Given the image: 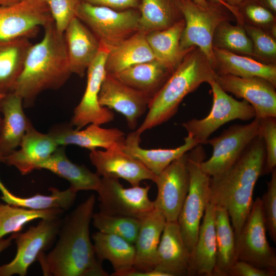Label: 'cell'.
I'll list each match as a JSON object with an SVG mask.
<instances>
[{
	"instance_id": "obj_1",
	"label": "cell",
	"mask_w": 276,
	"mask_h": 276,
	"mask_svg": "<svg viewBox=\"0 0 276 276\" xmlns=\"http://www.w3.org/2000/svg\"><path fill=\"white\" fill-rule=\"evenodd\" d=\"M95 196L89 195L62 220L55 245L38 257L44 275L107 276L89 235Z\"/></svg>"
},
{
	"instance_id": "obj_2",
	"label": "cell",
	"mask_w": 276,
	"mask_h": 276,
	"mask_svg": "<svg viewBox=\"0 0 276 276\" xmlns=\"http://www.w3.org/2000/svg\"><path fill=\"white\" fill-rule=\"evenodd\" d=\"M265 149L258 135L227 170L210 179V202L225 208L235 237L241 231L253 203L255 186L263 175Z\"/></svg>"
},
{
	"instance_id": "obj_3",
	"label": "cell",
	"mask_w": 276,
	"mask_h": 276,
	"mask_svg": "<svg viewBox=\"0 0 276 276\" xmlns=\"http://www.w3.org/2000/svg\"><path fill=\"white\" fill-rule=\"evenodd\" d=\"M40 41L30 48L13 92L22 100L23 106L34 105L42 91L62 86L72 74L64 34L52 22L45 26Z\"/></svg>"
},
{
	"instance_id": "obj_4",
	"label": "cell",
	"mask_w": 276,
	"mask_h": 276,
	"mask_svg": "<svg viewBox=\"0 0 276 276\" xmlns=\"http://www.w3.org/2000/svg\"><path fill=\"white\" fill-rule=\"evenodd\" d=\"M216 73L198 48L192 49L151 99L146 116L135 131L140 135L171 119L184 98L202 83L215 80Z\"/></svg>"
},
{
	"instance_id": "obj_5",
	"label": "cell",
	"mask_w": 276,
	"mask_h": 276,
	"mask_svg": "<svg viewBox=\"0 0 276 276\" xmlns=\"http://www.w3.org/2000/svg\"><path fill=\"white\" fill-rule=\"evenodd\" d=\"M202 145L198 144L187 152L189 188L177 221L189 254L196 242L203 214L210 202L211 176L201 168V164L206 158Z\"/></svg>"
},
{
	"instance_id": "obj_6",
	"label": "cell",
	"mask_w": 276,
	"mask_h": 276,
	"mask_svg": "<svg viewBox=\"0 0 276 276\" xmlns=\"http://www.w3.org/2000/svg\"><path fill=\"white\" fill-rule=\"evenodd\" d=\"M76 17L110 50L139 31L140 13L137 9L117 10L80 2Z\"/></svg>"
},
{
	"instance_id": "obj_7",
	"label": "cell",
	"mask_w": 276,
	"mask_h": 276,
	"mask_svg": "<svg viewBox=\"0 0 276 276\" xmlns=\"http://www.w3.org/2000/svg\"><path fill=\"white\" fill-rule=\"evenodd\" d=\"M181 10L185 24L180 39L181 49L199 48L213 67L214 34L221 22L229 21L231 12L222 5L210 3L203 7L191 0H182Z\"/></svg>"
},
{
	"instance_id": "obj_8",
	"label": "cell",
	"mask_w": 276,
	"mask_h": 276,
	"mask_svg": "<svg viewBox=\"0 0 276 276\" xmlns=\"http://www.w3.org/2000/svg\"><path fill=\"white\" fill-rule=\"evenodd\" d=\"M213 104L208 115L182 124L188 135L198 144H206L210 135L224 124L234 120L247 121L256 117L254 107L246 101H238L223 90L215 80L210 82Z\"/></svg>"
},
{
	"instance_id": "obj_9",
	"label": "cell",
	"mask_w": 276,
	"mask_h": 276,
	"mask_svg": "<svg viewBox=\"0 0 276 276\" xmlns=\"http://www.w3.org/2000/svg\"><path fill=\"white\" fill-rule=\"evenodd\" d=\"M261 200L257 197L239 234L235 237L237 260L262 269L276 270V254L266 237Z\"/></svg>"
},
{
	"instance_id": "obj_10",
	"label": "cell",
	"mask_w": 276,
	"mask_h": 276,
	"mask_svg": "<svg viewBox=\"0 0 276 276\" xmlns=\"http://www.w3.org/2000/svg\"><path fill=\"white\" fill-rule=\"evenodd\" d=\"M62 222L60 218L42 219L24 233H17L14 239L17 251L9 263L0 266V276H25L29 267L56 240Z\"/></svg>"
},
{
	"instance_id": "obj_11",
	"label": "cell",
	"mask_w": 276,
	"mask_h": 276,
	"mask_svg": "<svg viewBox=\"0 0 276 276\" xmlns=\"http://www.w3.org/2000/svg\"><path fill=\"white\" fill-rule=\"evenodd\" d=\"M149 185L125 188L118 178L101 177L97 191L99 212L141 219L155 209Z\"/></svg>"
},
{
	"instance_id": "obj_12",
	"label": "cell",
	"mask_w": 276,
	"mask_h": 276,
	"mask_svg": "<svg viewBox=\"0 0 276 276\" xmlns=\"http://www.w3.org/2000/svg\"><path fill=\"white\" fill-rule=\"evenodd\" d=\"M260 119L254 118L247 124L231 126L219 135L208 139L213 147L210 158L203 160L201 168L211 177H216L230 168L251 142L259 135Z\"/></svg>"
},
{
	"instance_id": "obj_13",
	"label": "cell",
	"mask_w": 276,
	"mask_h": 276,
	"mask_svg": "<svg viewBox=\"0 0 276 276\" xmlns=\"http://www.w3.org/2000/svg\"><path fill=\"white\" fill-rule=\"evenodd\" d=\"M109 50L101 45L87 72V83L83 96L74 111L71 125L81 129L90 124L102 125L113 120L114 114L99 102V95L106 76L105 63Z\"/></svg>"
},
{
	"instance_id": "obj_14",
	"label": "cell",
	"mask_w": 276,
	"mask_h": 276,
	"mask_svg": "<svg viewBox=\"0 0 276 276\" xmlns=\"http://www.w3.org/2000/svg\"><path fill=\"white\" fill-rule=\"evenodd\" d=\"M154 182L157 188L153 201L154 208L161 212L166 221H177L189 188L187 152L174 160Z\"/></svg>"
},
{
	"instance_id": "obj_15",
	"label": "cell",
	"mask_w": 276,
	"mask_h": 276,
	"mask_svg": "<svg viewBox=\"0 0 276 276\" xmlns=\"http://www.w3.org/2000/svg\"><path fill=\"white\" fill-rule=\"evenodd\" d=\"M53 21L44 0H23L11 6H0V38H30L36 35L40 27Z\"/></svg>"
},
{
	"instance_id": "obj_16",
	"label": "cell",
	"mask_w": 276,
	"mask_h": 276,
	"mask_svg": "<svg viewBox=\"0 0 276 276\" xmlns=\"http://www.w3.org/2000/svg\"><path fill=\"white\" fill-rule=\"evenodd\" d=\"M215 80L225 92L248 102L255 110V118L276 117V86L268 80L223 74H216Z\"/></svg>"
},
{
	"instance_id": "obj_17",
	"label": "cell",
	"mask_w": 276,
	"mask_h": 276,
	"mask_svg": "<svg viewBox=\"0 0 276 276\" xmlns=\"http://www.w3.org/2000/svg\"><path fill=\"white\" fill-rule=\"evenodd\" d=\"M151 99L107 73L99 95L100 105L123 115L128 127L132 130H135L139 119L148 110Z\"/></svg>"
},
{
	"instance_id": "obj_18",
	"label": "cell",
	"mask_w": 276,
	"mask_h": 276,
	"mask_svg": "<svg viewBox=\"0 0 276 276\" xmlns=\"http://www.w3.org/2000/svg\"><path fill=\"white\" fill-rule=\"evenodd\" d=\"M89 158L100 177L122 178L131 186H139L145 180L154 182L157 177L141 162L121 148L90 151Z\"/></svg>"
},
{
	"instance_id": "obj_19",
	"label": "cell",
	"mask_w": 276,
	"mask_h": 276,
	"mask_svg": "<svg viewBox=\"0 0 276 276\" xmlns=\"http://www.w3.org/2000/svg\"><path fill=\"white\" fill-rule=\"evenodd\" d=\"M49 133L59 146L76 145L90 151L98 148H121L126 137L119 129L104 128L96 124H90L83 130L74 129L71 124L58 126Z\"/></svg>"
},
{
	"instance_id": "obj_20",
	"label": "cell",
	"mask_w": 276,
	"mask_h": 276,
	"mask_svg": "<svg viewBox=\"0 0 276 276\" xmlns=\"http://www.w3.org/2000/svg\"><path fill=\"white\" fill-rule=\"evenodd\" d=\"M19 146L18 150L4 157L2 163L14 166L22 175H26L35 170L36 164L48 158L59 146L50 133L38 131L30 122Z\"/></svg>"
},
{
	"instance_id": "obj_21",
	"label": "cell",
	"mask_w": 276,
	"mask_h": 276,
	"mask_svg": "<svg viewBox=\"0 0 276 276\" xmlns=\"http://www.w3.org/2000/svg\"><path fill=\"white\" fill-rule=\"evenodd\" d=\"M65 40L70 71L83 77L97 56L100 43L88 27L77 17L66 28Z\"/></svg>"
},
{
	"instance_id": "obj_22",
	"label": "cell",
	"mask_w": 276,
	"mask_h": 276,
	"mask_svg": "<svg viewBox=\"0 0 276 276\" xmlns=\"http://www.w3.org/2000/svg\"><path fill=\"white\" fill-rule=\"evenodd\" d=\"M189 255L177 221H166L157 248L154 269L168 276L188 275Z\"/></svg>"
},
{
	"instance_id": "obj_23",
	"label": "cell",
	"mask_w": 276,
	"mask_h": 276,
	"mask_svg": "<svg viewBox=\"0 0 276 276\" xmlns=\"http://www.w3.org/2000/svg\"><path fill=\"white\" fill-rule=\"evenodd\" d=\"M215 205L209 202L189 255L188 275L213 276L216 263Z\"/></svg>"
},
{
	"instance_id": "obj_24",
	"label": "cell",
	"mask_w": 276,
	"mask_h": 276,
	"mask_svg": "<svg viewBox=\"0 0 276 276\" xmlns=\"http://www.w3.org/2000/svg\"><path fill=\"white\" fill-rule=\"evenodd\" d=\"M183 140L184 143L175 148L144 149L140 146L141 135L133 131L126 136L121 149L141 162L153 174L158 175L174 160L198 145L189 135Z\"/></svg>"
},
{
	"instance_id": "obj_25",
	"label": "cell",
	"mask_w": 276,
	"mask_h": 276,
	"mask_svg": "<svg viewBox=\"0 0 276 276\" xmlns=\"http://www.w3.org/2000/svg\"><path fill=\"white\" fill-rule=\"evenodd\" d=\"M166 223L163 214L156 209L141 219L134 243L135 271L143 272L154 269L157 248Z\"/></svg>"
},
{
	"instance_id": "obj_26",
	"label": "cell",
	"mask_w": 276,
	"mask_h": 276,
	"mask_svg": "<svg viewBox=\"0 0 276 276\" xmlns=\"http://www.w3.org/2000/svg\"><path fill=\"white\" fill-rule=\"evenodd\" d=\"M3 114L0 132V162L20 146L30 121L23 110L22 99L14 93L1 99Z\"/></svg>"
},
{
	"instance_id": "obj_27",
	"label": "cell",
	"mask_w": 276,
	"mask_h": 276,
	"mask_svg": "<svg viewBox=\"0 0 276 276\" xmlns=\"http://www.w3.org/2000/svg\"><path fill=\"white\" fill-rule=\"evenodd\" d=\"M96 256L100 262L109 261L114 276H130L135 271L133 244L118 236L101 232L92 235Z\"/></svg>"
},
{
	"instance_id": "obj_28",
	"label": "cell",
	"mask_w": 276,
	"mask_h": 276,
	"mask_svg": "<svg viewBox=\"0 0 276 276\" xmlns=\"http://www.w3.org/2000/svg\"><path fill=\"white\" fill-rule=\"evenodd\" d=\"M47 169L70 183L77 192L81 190L97 191L101 177L86 166L72 163L66 156L64 146H59L48 158L36 164L35 169Z\"/></svg>"
},
{
	"instance_id": "obj_29",
	"label": "cell",
	"mask_w": 276,
	"mask_h": 276,
	"mask_svg": "<svg viewBox=\"0 0 276 276\" xmlns=\"http://www.w3.org/2000/svg\"><path fill=\"white\" fill-rule=\"evenodd\" d=\"M213 68L216 74H230L240 77H258L276 86V66L264 63L250 57L213 47Z\"/></svg>"
},
{
	"instance_id": "obj_30",
	"label": "cell",
	"mask_w": 276,
	"mask_h": 276,
	"mask_svg": "<svg viewBox=\"0 0 276 276\" xmlns=\"http://www.w3.org/2000/svg\"><path fill=\"white\" fill-rule=\"evenodd\" d=\"M32 44L27 37L0 38V94L13 93Z\"/></svg>"
},
{
	"instance_id": "obj_31",
	"label": "cell",
	"mask_w": 276,
	"mask_h": 276,
	"mask_svg": "<svg viewBox=\"0 0 276 276\" xmlns=\"http://www.w3.org/2000/svg\"><path fill=\"white\" fill-rule=\"evenodd\" d=\"M173 72L160 61L153 59L132 65L112 76L152 98Z\"/></svg>"
},
{
	"instance_id": "obj_32",
	"label": "cell",
	"mask_w": 276,
	"mask_h": 276,
	"mask_svg": "<svg viewBox=\"0 0 276 276\" xmlns=\"http://www.w3.org/2000/svg\"><path fill=\"white\" fill-rule=\"evenodd\" d=\"M155 59L146 39L138 31L109 50L105 63L106 73L114 75L132 65Z\"/></svg>"
},
{
	"instance_id": "obj_33",
	"label": "cell",
	"mask_w": 276,
	"mask_h": 276,
	"mask_svg": "<svg viewBox=\"0 0 276 276\" xmlns=\"http://www.w3.org/2000/svg\"><path fill=\"white\" fill-rule=\"evenodd\" d=\"M185 24L182 19L166 29L146 34L147 41L155 59L173 71L194 48L183 51L180 47V39Z\"/></svg>"
},
{
	"instance_id": "obj_34",
	"label": "cell",
	"mask_w": 276,
	"mask_h": 276,
	"mask_svg": "<svg viewBox=\"0 0 276 276\" xmlns=\"http://www.w3.org/2000/svg\"><path fill=\"white\" fill-rule=\"evenodd\" d=\"M182 0H141L139 31L146 34L166 29L183 19Z\"/></svg>"
},
{
	"instance_id": "obj_35",
	"label": "cell",
	"mask_w": 276,
	"mask_h": 276,
	"mask_svg": "<svg viewBox=\"0 0 276 276\" xmlns=\"http://www.w3.org/2000/svg\"><path fill=\"white\" fill-rule=\"evenodd\" d=\"M216 257L213 276H226L237 260L235 235L227 210L215 205Z\"/></svg>"
},
{
	"instance_id": "obj_36",
	"label": "cell",
	"mask_w": 276,
	"mask_h": 276,
	"mask_svg": "<svg viewBox=\"0 0 276 276\" xmlns=\"http://www.w3.org/2000/svg\"><path fill=\"white\" fill-rule=\"evenodd\" d=\"M49 190L51 192L49 195L37 194L28 197H21L10 192L0 179L1 199L9 204L33 210L60 209L65 211L74 204L77 192L71 187L64 191L54 187Z\"/></svg>"
},
{
	"instance_id": "obj_37",
	"label": "cell",
	"mask_w": 276,
	"mask_h": 276,
	"mask_svg": "<svg viewBox=\"0 0 276 276\" xmlns=\"http://www.w3.org/2000/svg\"><path fill=\"white\" fill-rule=\"evenodd\" d=\"M64 210L52 209L33 210L6 204H0V240L10 233L19 232L28 222L37 219L60 217Z\"/></svg>"
},
{
	"instance_id": "obj_38",
	"label": "cell",
	"mask_w": 276,
	"mask_h": 276,
	"mask_svg": "<svg viewBox=\"0 0 276 276\" xmlns=\"http://www.w3.org/2000/svg\"><path fill=\"white\" fill-rule=\"evenodd\" d=\"M213 47L230 52L253 56L251 39L243 26H234L224 21L216 29L213 39Z\"/></svg>"
},
{
	"instance_id": "obj_39",
	"label": "cell",
	"mask_w": 276,
	"mask_h": 276,
	"mask_svg": "<svg viewBox=\"0 0 276 276\" xmlns=\"http://www.w3.org/2000/svg\"><path fill=\"white\" fill-rule=\"evenodd\" d=\"M94 226L99 232L120 237L134 244L140 226L141 219L109 215L100 212L94 213Z\"/></svg>"
},
{
	"instance_id": "obj_40",
	"label": "cell",
	"mask_w": 276,
	"mask_h": 276,
	"mask_svg": "<svg viewBox=\"0 0 276 276\" xmlns=\"http://www.w3.org/2000/svg\"><path fill=\"white\" fill-rule=\"evenodd\" d=\"M244 28L251 40L253 56L268 62H274L276 57V42L261 28L252 25H244Z\"/></svg>"
},
{
	"instance_id": "obj_41",
	"label": "cell",
	"mask_w": 276,
	"mask_h": 276,
	"mask_svg": "<svg viewBox=\"0 0 276 276\" xmlns=\"http://www.w3.org/2000/svg\"><path fill=\"white\" fill-rule=\"evenodd\" d=\"M276 117L260 119L259 135L264 141L265 159L263 174H269L276 167Z\"/></svg>"
},
{
	"instance_id": "obj_42",
	"label": "cell",
	"mask_w": 276,
	"mask_h": 276,
	"mask_svg": "<svg viewBox=\"0 0 276 276\" xmlns=\"http://www.w3.org/2000/svg\"><path fill=\"white\" fill-rule=\"evenodd\" d=\"M238 11L243 18L251 22L255 27H275V14L263 6L257 0H245L237 7Z\"/></svg>"
},
{
	"instance_id": "obj_43",
	"label": "cell",
	"mask_w": 276,
	"mask_h": 276,
	"mask_svg": "<svg viewBox=\"0 0 276 276\" xmlns=\"http://www.w3.org/2000/svg\"><path fill=\"white\" fill-rule=\"evenodd\" d=\"M267 183L266 192L261 198L264 222L269 235L276 242V169Z\"/></svg>"
},
{
	"instance_id": "obj_44",
	"label": "cell",
	"mask_w": 276,
	"mask_h": 276,
	"mask_svg": "<svg viewBox=\"0 0 276 276\" xmlns=\"http://www.w3.org/2000/svg\"><path fill=\"white\" fill-rule=\"evenodd\" d=\"M48 5L57 31L64 32L72 20L76 17L79 0H44Z\"/></svg>"
},
{
	"instance_id": "obj_45",
	"label": "cell",
	"mask_w": 276,
	"mask_h": 276,
	"mask_svg": "<svg viewBox=\"0 0 276 276\" xmlns=\"http://www.w3.org/2000/svg\"><path fill=\"white\" fill-rule=\"evenodd\" d=\"M276 270L262 269L247 262L237 260L228 270L226 276H275Z\"/></svg>"
},
{
	"instance_id": "obj_46",
	"label": "cell",
	"mask_w": 276,
	"mask_h": 276,
	"mask_svg": "<svg viewBox=\"0 0 276 276\" xmlns=\"http://www.w3.org/2000/svg\"><path fill=\"white\" fill-rule=\"evenodd\" d=\"M93 5L104 6L117 10L139 9L141 0H79Z\"/></svg>"
},
{
	"instance_id": "obj_47",
	"label": "cell",
	"mask_w": 276,
	"mask_h": 276,
	"mask_svg": "<svg viewBox=\"0 0 276 276\" xmlns=\"http://www.w3.org/2000/svg\"><path fill=\"white\" fill-rule=\"evenodd\" d=\"M228 8L229 10L237 19L241 25L244 24V20L237 10V7L240 6L245 0H221Z\"/></svg>"
},
{
	"instance_id": "obj_48",
	"label": "cell",
	"mask_w": 276,
	"mask_h": 276,
	"mask_svg": "<svg viewBox=\"0 0 276 276\" xmlns=\"http://www.w3.org/2000/svg\"><path fill=\"white\" fill-rule=\"evenodd\" d=\"M17 234V233H13L9 238L0 240V254L11 245Z\"/></svg>"
},
{
	"instance_id": "obj_49",
	"label": "cell",
	"mask_w": 276,
	"mask_h": 276,
	"mask_svg": "<svg viewBox=\"0 0 276 276\" xmlns=\"http://www.w3.org/2000/svg\"><path fill=\"white\" fill-rule=\"evenodd\" d=\"M274 14L276 12V0H257Z\"/></svg>"
},
{
	"instance_id": "obj_50",
	"label": "cell",
	"mask_w": 276,
	"mask_h": 276,
	"mask_svg": "<svg viewBox=\"0 0 276 276\" xmlns=\"http://www.w3.org/2000/svg\"><path fill=\"white\" fill-rule=\"evenodd\" d=\"M23 0H0V6H8L18 4Z\"/></svg>"
},
{
	"instance_id": "obj_51",
	"label": "cell",
	"mask_w": 276,
	"mask_h": 276,
	"mask_svg": "<svg viewBox=\"0 0 276 276\" xmlns=\"http://www.w3.org/2000/svg\"><path fill=\"white\" fill-rule=\"evenodd\" d=\"M196 4L203 7H206L210 4V3L208 2L206 0H191Z\"/></svg>"
},
{
	"instance_id": "obj_52",
	"label": "cell",
	"mask_w": 276,
	"mask_h": 276,
	"mask_svg": "<svg viewBox=\"0 0 276 276\" xmlns=\"http://www.w3.org/2000/svg\"><path fill=\"white\" fill-rule=\"evenodd\" d=\"M206 1H207L208 2L212 4L222 5L224 6L225 7H226L228 9V8L226 5V4H224L221 0H206Z\"/></svg>"
},
{
	"instance_id": "obj_53",
	"label": "cell",
	"mask_w": 276,
	"mask_h": 276,
	"mask_svg": "<svg viewBox=\"0 0 276 276\" xmlns=\"http://www.w3.org/2000/svg\"><path fill=\"white\" fill-rule=\"evenodd\" d=\"M1 99H0V132H1V130L2 128V122H3V118L1 116V113H2L1 112V107H2Z\"/></svg>"
},
{
	"instance_id": "obj_54",
	"label": "cell",
	"mask_w": 276,
	"mask_h": 276,
	"mask_svg": "<svg viewBox=\"0 0 276 276\" xmlns=\"http://www.w3.org/2000/svg\"><path fill=\"white\" fill-rule=\"evenodd\" d=\"M6 95L0 94V99L3 98Z\"/></svg>"
},
{
	"instance_id": "obj_55",
	"label": "cell",
	"mask_w": 276,
	"mask_h": 276,
	"mask_svg": "<svg viewBox=\"0 0 276 276\" xmlns=\"http://www.w3.org/2000/svg\"><path fill=\"white\" fill-rule=\"evenodd\" d=\"M1 201H0V204H1Z\"/></svg>"
}]
</instances>
